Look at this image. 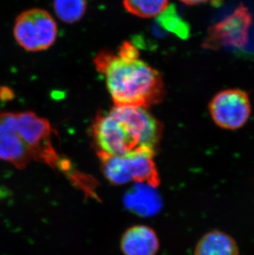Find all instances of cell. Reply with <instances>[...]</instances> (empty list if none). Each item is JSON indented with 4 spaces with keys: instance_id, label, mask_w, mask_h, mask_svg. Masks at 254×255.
I'll return each instance as SVG.
<instances>
[{
    "instance_id": "1",
    "label": "cell",
    "mask_w": 254,
    "mask_h": 255,
    "mask_svg": "<svg viewBox=\"0 0 254 255\" xmlns=\"http://www.w3.org/2000/svg\"><path fill=\"white\" fill-rule=\"evenodd\" d=\"M97 70L103 75L115 106L149 109L162 103L165 86L158 70L139 58V51L126 41L117 53L99 52L94 59Z\"/></svg>"
},
{
    "instance_id": "2",
    "label": "cell",
    "mask_w": 254,
    "mask_h": 255,
    "mask_svg": "<svg viewBox=\"0 0 254 255\" xmlns=\"http://www.w3.org/2000/svg\"><path fill=\"white\" fill-rule=\"evenodd\" d=\"M163 126L144 108L114 106L100 112L92 124L91 134L98 157L150 154L159 151Z\"/></svg>"
},
{
    "instance_id": "3",
    "label": "cell",
    "mask_w": 254,
    "mask_h": 255,
    "mask_svg": "<svg viewBox=\"0 0 254 255\" xmlns=\"http://www.w3.org/2000/svg\"><path fill=\"white\" fill-rule=\"evenodd\" d=\"M17 116L20 133L32 160L60 171L88 197L96 199L99 198L96 193L98 183L95 179L75 169L67 158L60 156L55 149L52 142V128L49 121L33 112L17 113Z\"/></svg>"
},
{
    "instance_id": "4",
    "label": "cell",
    "mask_w": 254,
    "mask_h": 255,
    "mask_svg": "<svg viewBox=\"0 0 254 255\" xmlns=\"http://www.w3.org/2000/svg\"><path fill=\"white\" fill-rule=\"evenodd\" d=\"M99 158L103 174L113 185H124L133 182L157 188L160 184L154 156L150 154L138 153Z\"/></svg>"
},
{
    "instance_id": "5",
    "label": "cell",
    "mask_w": 254,
    "mask_h": 255,
    "mask_svg": "<svg viewBox=\"0 0 254 255\" xmlns=\"http://www.w3.org/2000/svg\"><path fill=\"white\" fill-rule=\"evenodd\" d=\"M57 24L46 10L31 8L20 13L15 20L14 38L27 51H46L57 38Z\"/></svg>"
},
{
    "instance_id": "6",
    "label": "cell",
    "mask_w": 254,
    "mask_h": 255,
    "mask_svg": "<svg viewBox=\"0 0 254 255\" xmlns=\"http://www.w3.org/2000/svg\"><path fill=\"white\" fill-rule=\"evenodd\" d=\"M252 14L240 5L231 14L208 29L202 47L217 51L221 48H245L249 41Z\"/></svg>"
},
{
    "instance_id": "7",
    "label": "cell",
    "mask_w": 254,
    "mask_h": 255,
    "mask_svg": "<svg viewBox=\"0 0 254 255\" xmlns=\"http://www.w3.org/2000/svg\"><path fill=\"white\" fill-rule=\"evenodd\" d=\"M214 123L226 130H238L248 123L252 113L250 96L239 89L219 92L209 104Z\"/></svg>"
},
{
    "instance_id": "8",
    "label": "cell",
    "mask_w": 254,
    "mask_h": 255,
    "mask_svg": "<svg viewBox=\"0 0 254 255\" xmlns=\"http://www.w3.org/2000/svg\"><path fill=\"white\" fill-rule=\"evenodd\" d=\"M0 159L17 169H26L31 163V154L20 133L17 114H0Z\"/></svg>"
},
{
    "instance_id": "9",
    "label": "cell",
    "mask_w": 254,
    "mask_h": 255,
    "mask_svg": "<svg viewBox=\"0 0 254 255\" xmlns=\"http://www.w3.org/2000/svg\"><path fill=\"white\" fill-rule=\"evenodd\" d=\"M159 241L155 231L144 225L129 227L121 240V251L124 255H156Z\"/></svg>"
},
{
    "instance_id": "10",
    "label": "cell",
    "mask_w": 254,
    "mask_h": 255,
    "mask_svg": "<svg viewBox=\"0 0 254 255\" xmlns=\"http://www.w3.org/2000/svg\"><path fill=\"white\" fill-rule=\"evenodd\" d=\"M194 255H240L235 239L223 231H210L200 239Z\"/></svg>"
},
{
    "instance_id": "11",
    "label": "cell",
    "mask_w": 254,
    "mask_h": 255,
    "mask_svg": "<svg viewBox=\"0 0 254 255\" xmlns=\"http://www.w3.org/2000/svg\"><path fill=\"white\" fill-rule=\"evenodd\" d=\"M127 12L142 18H152L162 14L168 7V0H123Z\"/></svg>"
},
{
    "instance_id": "12",
    "label": "cell",
    "mask_w": 254,
    "mask_h": 255,
    "mask_svg": "<svg viewBox=\"0 0 254 255\" xmlns=\"http://www.w3.org/2000/svg\"><path fill=\"white\" fill-rule=\"evenodd\" d=\"M87 0H54L55 14L63 22L75 23L84 17Z\"/></svg>"
},
{
    "instance_id": "13",
    "label": "cell",
    "mask_w": 254,
    "mask_h": 255,
    "mask_svg": "<svg viewBox=\"0 0 254 255\" xmlns=\"http://www.w3.org/2000/svg\"><path fill=\"white\" fill-rule=\"evenodd\" d=\"M167 12V14L166 13L163 14L167 17V19L163 21L165 27L169 29L173 32L178 34V36L186 37L189 32L188 26H187L186 23L178 17L174 8L172 7H168L165 10V12Z\"/></svg>"
},
{
    "instance_id": "14",
    "label": "cell",
    "mask_w": 254,
    "mask_h": 255,
    "mask_svg": "<svg viewBox=\"0 0 254 255\" xmlns=\"http://www.w3.org/2000/svg\"><path fill=\"white\" fill-rule=\"evenodd\" d=\"M180 1H182L185 4L191 5V6L201 4V3H206V2H210L214 6H219V5H221L223 0H180Z\"/></svg>"
}]
</instances>
